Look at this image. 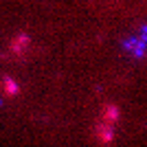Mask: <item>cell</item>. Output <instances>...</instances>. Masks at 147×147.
<instances>
[{
	"instance_id": "cell-1",
	"label": "cell",
	"mask_w": 147,
	"mask_h": 147,
	"mask_svg": "<svg viewBox=\"0 0 147 147\" xmlns=\"http://www.w3.org/2000/svg\"><path fill=\"white\" fill-rule=\"evenodd\" d=\"M125 46H127V51L132 53V55L143 57L145 51H147V31L145 29L141 31V37H138V40H136V37H129L127 42H125Z\"/></svg>"
},
{
	"instance_id": "cell-2",
	"label": "cell",
	"mask_w": 147,
	"mask_h": 147,
	"mask_svg": "<svg viewBox=\"0 0 147 147\" xmlns=\"http://www.w3.org/2000/svg\"><path fill=\"white\" fill-rule=\"evenodd\" d=\"M94 136H97V141L101 145H110L114 141V127L108 125V123H97L94 125Z\"/></svg>"
},
{
	"instance_id": "cell-3",
	"label": "cell",
	"mask_w": 147,
	"mask_h": 147,
	"mask_svg": "<svg viewBox=\"0 0 147 147\" xmlns=\"http://www.w3.org/2000/svg\"><path fill=\"white\" fill-rule=\"evenodd\" d=\"M119 121V108L112 103H105L103 108H101V123H108V125H117Z\"/></svg>"
},
{
	"instance_id": "cell-4",
	"label": "cell",
	"mask_w": 147,
	"mask_h": 147,
	"mask_svg": "<svg viewBox=\"0 0 147 147\" xmlns=\"http://www.w3.org/2000/svg\"><path fill=\"white\" fill-rule=\"evenodd\" d=\"M26 49H29V37H26L24 33L11 40V51L16 53V55H22V53H24Z\"/></svg>"
}]
</instances>
